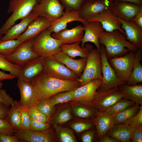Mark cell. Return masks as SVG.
<instances>
[{
    "label": "cell",
    "instance_id": "94428289",
    "mask_svg": "<svg viewBox=\"0 0 142 142\" xmlns=\"http://www.w3.org/2000/svg\"><path fill=\"white\" fill-rule=\"evenodd\" d=\"M1 35H2V34H1V29H0V39L1 38Z\"/></svg>",
    "mask_w": 142,
    "mask_h": 142
},
{
    "label": "cell",
    "instance_id": "ee69618b",
    "mask_svg": "<svg viewBox=\"0 0 142 142\" xmlns=\"http://www.w3.org/2000/svg\"><path fill=\"white\" fill-rule=\"evenodd\" d=\"M65 9L69 11L80 9L85 0H58Z\"/></svg>",
    "mask_w": 142,
    "mask_h": 142
},
{
    "label": "cell",
    "instance_id": "f907efd6",
    "mask_svg": "<svg viewBox=\"0 0 142 142\" xmlns=\"http://www.w3.org/2000/svg\"><path fill=\"white\" fill-rule=\"evenodd\" d=\"M95 132L92 130H88L83 133L81 136L83 142H93L94 139Z\"/></svg>",
    "mask_w": 142,
    "mask_h": 142
},
{
    "label": "cell",
    "instance_id": "cb8c5ba5",
    "mask_svg": "<svg viewBox=\"0 0 142 142\" xmlns=\"http://www.w3.org/2000/svg\"><path fill=\"white\" fill-rule=\"evenodd\" d=\"M54 56L80 78L85 66L87 58L75 59L61 51Z\"/></svg>",
    "mask_w": 142,
    "mask_h": 142
},
{
    "label": "cell",
    "instance_id": "681fc988",
    "mask_svg": "<svg viewBox=\"0 0 142 142\" xmlns=\"http://www.w3.org/2000/svg\"><path fill=\"white\" fill-rule=\"evenodd\" d=\"M134 128L131 135V141L133 142H142V125Z\"/></svg>",
    "mask_w": 142,
    "mask_h": 142
},
{
    "label": "cell",
    "instance_id": "2e32d148",
    "mask_svg": "<svg viewBox=\"0 0 142 142\" xmlns=\"http://www.w3.org/2000/svg\"><path fill=\"white\" fill-rule=\"evenodd\" d=\"M113 0L89 1L83 3L79 10L81 17L87 20L104 11L110 8Z\"/></svg>",
    "mask_w": 142,
    "mask_h": 142
},
{
    "label": "cell",
    "instance_id": "4fadbf2b",
    "mask_svg": "<svg viewBox=\"0 0 142 142\" xmlns=\"http://www.w3.org/2000/svg\"><path fill=\"white\" fill-rule=\"evenodd\" d=\"M110 9L117 17L125 21H132L142 6L128 2L113 1Z\"/></svg>",
    "mask_w": 142,
    "mask_h": 142
},
{
    "label": "cell",
    "instance_id": "91938a15",
    "mask_svg": "<svg viewBox=\"0 0 142 142\" xmlns=\"http://www.w3.org/2000/svg\"><path fill=\"white\" fill-rule=\"evenodd\" d=\"M42 0H38V3H39Z\"/></svg>",
    "mask_w": 142,
    "mask_h": 142
},
{
    "label": "cell",
    "instance_id": "3957f363",
    "mask_svg": "<svg viewBox=\"0 0 142 142\" xmlns=\"http://www.w3.org/2000/svg\"><path fill=\"white\" fill-rule=\"evenodd\" d=\"M48 28L33 39L32 48L39 56L45 58L54 56L61 51V41L53 38Z\"/></svg>",
    "mask_w": 142,
    "mask_h": 142
},
{
    "label": "cell",
    "instance_id": "9f6ffc18",
    "mask_svg": "<svg viewBox=\"0 0 142 142\" xmlns=\"http://www.w3.org/2000/svg\"><path fill=\"white\" fill-rule=\"evenodd\" d=\"M99 142H119L118 140L113 138L108 135H104L102 136L99 140Z\"/></svg>",
    "mask_w": 142,
    "mask_h": 142
},
{
    "label": "cell",
    "instance_id": "e0dca14e",
    "mask_svg": "<svg viewBox=\"0 0 142 142\" xmlns=\"http://www.w3.org/2000/svg\"><path fill=\"white\" fill-rule=\"evenodd\" d=\"M83 24L84 33L81 41V47H84L85 43L90 42L94 43L97 48L100 51V45L99 42V38L103 32L105 31L101 23L97 21H87Z\"/></svg>",
    "mask_w": 142,
    "mask_h": 142
},
{
    "label": "cell",
    "instance_id": "6f0895ef",
    "mask_svg": "<svg viewBox=\"0 0 142 142\" xmlns=\"http://www.w3.org/2000/svg\"><path fill=\"white\" fill-rule=\"evenodd\" d=\"M114 1L125 2L134 3L140 6H142V0H113Z\"/></svg>",
    "mask_w": 142,
    "mask_h": 142
},
{
    "label": "cell",
    "instance_id": "6da1fadb",
    "mask_svg": "<svg viewBox=\"0 0 142 142\" xmlns=\"http://www.w3.org/2000/svg\"><path fill=\"white\" fill-rule=\"evenodd\" d=\"M30 83L35 91L37 102L58 93L74 90L80 86L79 80L53 78L43 71Z\"/></svg>",
    "mask_w": 142,
    "mask_h": 142
},
{
    "label": "cell",
    "instance_id": "9a60e30c",
    "mask_svg": "<svg viewBox=\"0 0 142 142\" xmlns=\"http://www.w3.org/2000/svg\"><path fill=\"white\" fill-rule=\"evenodd\" d=\"M21 142H53L56 141L51 127L44 131L34 132L29 130L16 131L14 134Z\"/></svg>",
    "mask_w": 142,
    "mask_h": 142
},
{
    "label": "cell",
    "instance_id": "f6af8a7d",
    "mask_svg": "<svg viewBox=\"0 0 142 142\" xmlns=\"http://www.w3.org/2000/svg\"><path fill=\"white\" fill-rule=\"evenodd\" d=\"M51 127L49 122L38 121L31 119L29 130L34 132L46 130Z\"/></svg>",
    "mask_w": 142,
    "mask_h": 142
},
{
    "label": "cell",
    "instance_id": "db71d44e",
    "mask_svg": "<svg viewBox=\"0 0 142 142\" xmlns=\"http://www.w3.org/2000/svg\"><path fill=\"white\" fill-rule=\"evenodd\" d=\"M132 21L142 28V9L137 13Z\"/></svg>",
    "mask_w": 142,
    "mask_h": 142
},
{
    "label": "cell",
    "instance_id": "ffe728a7",
    "mask_svg": "<svg viewBox=\"0 0 142 142\" xmlns=\"http://www.w3.org/2000/svg\"><path fill=\"white\" fill-rule=\"evenodd\" d=\"M17 86L20 92L21 99L19 102L21 105L28 110L36 105L37 102L35 91L31 83L18 79Z\"/></svg>",
    "mask_w": 142,
    "mask_h": 142
},
{
    "label": "cell",
    "instance_id": "ab89813d",
    "mask_svg": "<svg viewBox=\"0 0 142 142\" xmlns=\"http://www.w3.org/2000/svg\"><path fill=\"white\" fill-rule=\"evenodd\" d=\"M13 103L20 113L21 128V130H29L31 119L28 114V110L24 108L19 102L14 100Z\"/></svg>",
    "mask_w": 142,
    "mask_h": 142
},
{
    "label": "cell",
    "instance_id": "d590c367",
    "mask_svg": "<svg viewBox=\"0 0 142 142\" xmlns=\"http://www.w3.org/2000/svg\"><path fill=\"white\" fill-rule=\"evenodd\" d=\"M135 103V102L132 100L123 98L117 102L105 112L113 116L133 105Z\"/></svg>",
    "mask_w": 142,
    "mask_h": 142
},
{
    "label": "cell",
    "instance_id": "484cf974",
    "mask_svg": "<svg viewBox=\"0 0 142 142\" xmlns=\"http://www.w3.org/2000/svg\"><path fill=\"white\" fill-rule=\"evenodd\" d=\"M134 128L125 123L119 124L114 125L106 134L119 142H129Z\"/></svg>",
    "mask_w": 142,
    "mask_h": 142
},
{
    "label": "cell",
    "instance_id": "30bf717a",
    "mask_svg": "<svg viewBox=\"0 0 142 142\" xmlns=\"http://www.w3.org/2000/svg\"><path fill=\"white\" fill-rule=\"evenodd\" d=\"M64 9L58 0H42L34 6L32 11L38 16L44 17L52 22L60 18Z\"/></svg>",
    "mask_w": 142,
    "mask_h": 142
},
{
    "label": "cell",
    "instance_id": "7c38bea8",
    "mask_svg": "<svg viewBox=\"0 0 142 142\" xmlns=\"http://www.w3.org/2000/svg\"><path fill=\"white\" fill-rule=\"evenodd\" d=\"M33 39L22 42L6 57V59L13 64L22 67L29 61L39 57L33 50Z\"/></svg>",
    "mask_w": 142,
    "mask_h": 142
},
{
    "label": "cell",
    "instance_id": "9c48e42d",
    "mask_svg": "<svg viewBox=\"0 0 142 142\" xmlns=\"http://www.w3.org/2000/svg\"><path fill=\"white\" fill-rule=\"evenodd\" d=\"M123 98V93L117 87L107 90L97 91L92 104L99 111L104 112Z\"/></svg>",
    "mask_w": 142,
    "mask_h": 142
},
{
    "label": "cell",
    "instance_id": "b9f144b4",
    "mask_svg": "<svg viewBox=\"0 0 142 142\" xmlns=\"http://www.w3.org/2000/svg\"><path fill=\"white\" fill-rule=\"evenodd\" d=\"M94 124L93 120L86 119L72 124L70 127L77 133H80L92 128Z\"/></svg>",
    "mask_w": 142,
    "mask_h": 142
},
{
    "label": "cell",
    "instance_id": "8992f818",
    "mask_svg": "<svg viewBox=\"0 0 142 142\" xmlns=\"http://www.w3.org/2000/svg\"><path fill=\"white\" fill-rule=\"evenodd\" d=\"M43 72L54 78L64 80H78L80 78L54 56L44 58Z\"/></svg>",
    "mask_w": 142,
    "mask_h": 142
},
{
    "label": "cell",
    "instance_id": "e575fe53",
    "mask_svg": "<svg viewBox=\"0 0 142 142\" xmlns=\"http://www.w3.org/2000/svg\"><path fill=\"white\" fill-rule=\"evenodd\" d=\"M22 42L18 40H0V55L5 58L11 54Z\"/></svg>",
    "mask_w": 142,
    "mask_h": 142
},
{
    "label": "cell",
    "instance_id": "bcb514c9",
    "mask_svg": "<svg viewBox=\"0 0 142 142\" xmlns=\"http://www.w3.org/2000/svg\"><path fill=\"white\" fill-rule=\"evenodd\" d=\"M15 132V130L6 119L0 118V133L13 135Z\"/></svg>",
    "mask_w": 142,
    "mask_h": 142
},
{
    "label": "cell",
    "instance_id": "4dcf8cb0",
    "mask_svg": "<svg viewBox=\"0 0 142 142\" xmlns=\"http://www.w3.org/2000/svg\"><path fill=\"white\" fill-rule=\"evenodd\" d=\"M72 110L76 116L82 119L93 120L99 111L92 104L79 103L72 106Z\"/></svg>",
    "mask_w": 142,
    "mask_h": 142
},
{
    "label": "cell",
    "instance_id": "ac0fdd59",
    "mask_svg": "<svg viewBox=\"0 0 142 142\" xmlns=\"http://www.w3.org/2000/svg\"><path fill=\"white\" fill-rule=\"evenodd\" d=\"M51 23L46 18L38 16L30 23L26 31L16 39L22 42L33 39L49 28Z\"/></svg>",
    "mask_w": 142,
    "mask_h": 142
},
{
    "label": "cell",
    "instance_id": "6125c7cd",
    "mask_svg": "<svg viewBox=\"0 0 142 142\" xmlns=\"http://www.w3.org/2000/svg\"><path fill=\"white\" fill-rule=\"evenodd\" d=\"M89 1H93V0H89Z\"/></svg>",
    "mask_w": 142,
    "mask_h": 142
},
{
    "label": "cell",
    "instance_id": "7a4b0ae2",
    "mask_svg": "<svg viewBox=\"0 0 142 142\" xmlns=\"http://www.w3.org/2000/svg\"><path fill=\"white\" fill-rule=\"evenodd\" d=\"M98 40L100 45L104 46L108 59L123 56L130 51L135 52L138 49L126 40L123 34L116 30L110 32L104 31Z\"/></svg>",
    "mask_w": 142,
    "mask_h": 142
},
{
    "label": "cell",
    "instance_id": "11a10c76",
    "mask_svg": "<svg viewBox=\"0 0 142 142\" xmlns=\"http://www.w3.org/2000/svg\"><path fill=\"white\" fill-rule=\"evenodd\" d=\"M16 77L11 74L6 73L3 71L0 70V82L6 80H13Z\"/></svg>",
    "mask_w": 142,
    "mask_h": 142
},
{
    "label": "cell",
    "instance_id": "74e56055",
    "mask_svg": "<svg viewBox=\"0 0 142 142\" xmlns=\"http://www.w3.org/2000/svg\"><path fill=\"white\" fill-rule=\"evenodd\" d=\"M72 117L70 108H66L50 118L49 123L51 125L62 124L69 121Z\"/></svg>",
    "mask_w": 142,
    "mask_h": 142
},
{
    "label": "cell",
    "instance_id": "5bb4252c",
    "mask_svg": "<svg viewBox=\"0 0 142 142\" xmlns=\"http://www.w3.org/2000/svg\"><path fill=\"white\" fill-rule=\"evenodd\" d=\"M86 21L99 22L101 23L105 31L110 32L118 30L126 36L125 32L121 27L120 22L118 18L113 14L110 8L88 18Z\"/></svg>",
    "mask_w": 142,
    "mask_h": 142
},
{
    "label": "cell",
    "instance_id": "44dd1931",
    "mask_svg": "<svg viewBox=\"0 0 142 142\" xmlns=\"http://www.w3.org/2000/svg\"><path fill=\"white\" fill-rule=\"evenodd\" d=\"M74 21L83 23L87 21L81 17L79 11L65 9L63 13L60 18L51 22L48 29L52 33L58 32L66 29L68 23Z\"/></svg>",
    "mask_w": 142,
    "mask_h": 142
},
{
    "label": "cell",
    "instance_id": "f35d334b",
    "mask_svg": "<svg viewBox=\"0 0 142 142\" xmlns=\"http://www.w3.org/2000/svg\"><path fill=\"white\" fill-rule=\"evenodd\" d=\"M74 90L60 92L48 99L52 104L54 106L58 104L72 101Z\"/></svg>",
    "mask_w": 142,
    "mask_h": 142
},
{
    "label": "cell",
    "instance_id": "277c9868",
    "mask_svg": "<svg viewBox=\"0 0 142 142\" xmlns=\"http://www.w3.org/2000/svg\"><path fill=\"white\" fill-rule=\"evenodd\" d=\"M38 3V0H11L7 12L12 14L0 28L2 34H5L17 21L29 15Z\"/></svg>",
    "mask_w": 142,
    "mask_h": 142
},
{
    "label": "cell",
    "instance_id": "83f0119b",
    "mask_svg": "<svg viewBox=\"0 0 142 142\" xmlns=\"http://www.w3.org/2000/svg\"><path fill=\"white\" fill-rule=\"evenodd\" d=\"M80 42H77L71 44H62L60 47L61 51L73 58L77 57L87 58L90 50L93 48L92 45L85 44L83 48L80 46Z\"/></svg>",
    "mask_w": 142,
    "mask_h": 142
},
{
    "label": "cell",
    "instance_id": "ba28073f",
    "mask_svg": "<svg viewBox=\"0 0 142 142\" xmlns=\"http://www.w3.org/2000/svg\"><path fill=\"white\" fill-rule=\"evenodd\" d=\"M135 52L109 59L108 61L118 77L126 83L132 71Z\"/></svg>",
    "mask_w": 142,
    "mask_h": 142
},
{
    "label": "cell",
    "instance_id": "60d3db41",
    "mask_svg": "<svg viewBox=\"0 0 142 142\" xmlns=\"http://www.w3.org/2000/svg\"><path fill=\"white\" fill-rule=\"evenodd\" d=\"M35 106L42 113L50 118L55 111V106L52 104L48 98L38 102Z\"/></svg>",
    "mask_w": 142,
    "mask_h": 142
},
{
    "label": "cell",
    "instance_id": "d6a6232c",
    "mask_svg": "<svg viewBox=\"0 0 142 142\" xmlns=\"http://www.w3.org/2000/svg\"><path fill=\"white\" fill-rule=\"evenodd\" d=\"M53 126L56 135L60 142H77L73 131L70 129L59 124H54Z\"/></svg>",
    "mask_w": 142,
    "mask_h": 142
},
{
    "label": "cell",
    "instance_id": "c3c4849f",
    "mask_svg": "<svg viewBox=\"0 0 142 142\" xmlns=\"http://www.w3.org/2000/svg\"><path fill=\"white\" fill-rule=\"evenodd\" d=\"M14 100L13 98L5 90L0 88V102L9 108L11 106Z\"/></svg>",
    "mask_w": 142,
    "mask_h": 142
},
{
    "label": "cell",
    "instance_id": "d4e9b609",
    "mask_svg": "<svg viewBox=\"0 0 142 142\" xmlns=\"http://www.w3.org/2000/svg\"><path fill=\"white\" fill-rule=\"evenodd\" d=\"M38 16L32 11L29 15L22 19L20 22L11 27L0 40L16 39L26 31L30 23Z\"/></svg>",
    "mask_w": 142,
    "mask_h": 142
},
{
    "label": "cell",
    "instance_id": "603a6c76",
    "mask_svg": "<svg viewBox=\"0 0 142 142\" xmlns=\"http://www.w3.org/2000/svg\"><path fill=\"white\" fill-rule=\"evenodd\" d=\"M84 32L83 26L80 25L70 29H66L58 32H53L51 35L54 38L61 41L63 44H71L81 42Z\"/></svg>",
    "mask_w": 142,
    "mask_h": 142
},
{
    "label": "cell",
    "instance_id": "f546056e",
    "mask_svg": "<svg viewBox=\"0 0 142 142\" xmlns=\"http://www.w3.org/2000/svg\"><path fill=\"white\" fill-rule=\"evenodd\" d=\"M142 58L141 49H138L135 53L133 70L126 83L128 85H135L142 82Z\"/></svg>",
    "mask_w": 142,
    "mask_h": 142
},
{
    "label": "cell",
    "instance_id": "4316f807",
    "mask_svg": "<svg viewBox=\"0 0 142 142\" xmlns=\"http://www.w3.org/2000/svg\"><path fill=\"white\" fill-rule=\"evenodd\" d=\"M93 120L97 129L98 140L102 136L106 134L114 125L112 116L105 112L99 111Z\"/></svg>",
    "mask_w": 142,
    "mask_h": 142
},
{
    "label": "cell",
    "instance_id": "8fae6325",
    "mask_svg": "<svg viewBox=\"0 0 142 142\" xmlns=\"http://www.w3.org/2000/svg\"><path fill=\"white\" fill-rule=\"evenodd\" d=\"M103 81L102 79H95L75 89L72 101L79 103L92 104L97 90Z\"/></svg>",
    "mask_w": 142,
    "mask_h": 142
},
{
    "label": "cell",
    "instance_id": "680465c9",
    "mask_svg": "<svg viewBox=\"0 0 142 142\" xmlns=\"http://www.w3.org/2000/svg\"><path fill=\"white\" fill-rule=\"evenodd\" d=\"M3 85V84L2 82H0V88H1Z\"/></svg>",
    "mask_w": 142,
    "mask_h": 142
},
{
    "label": "cell",
    "instance_id": "7402d4cb",
    "mask_svg": "<svg viewBox=\"0 0 142 142\" xmlns=\"http://www.w3.org/2000/svg\"><path fill=\"white\" fill-rule=\"evenodd\" d=\"M44 58L39 56L26 63L22 67L18 78L30 82L43 71V62Z\"/></svg>",
    "mask_w": 142,
    "mask_h": 142
},
{
    "label": "cell",
    "instance_id": "1f68e13d",
    "mask_svg": "<svg viewBox=\"0 0 142 142\" xmlns=\"http://www.w3.org/2000/svg\"><path fill=\"white\" fill-rule=\"evenodd\" d=\"M141 106L139 104L135 103L122 111L112 116L114 125L126 123L138 112Z\"/></svg>",
    "mask_w": 142,
    "mask_h": 142
},
{
    "label": "cell",
    "instance_id": "836d02e7",
    "mask_svg": "<svg viewBox=\"0 0 142 142\" xmlns=\"http://www.w3.org/2000/svg\"><path fill=\"white\" fill-rule=\"evenodd\" d=\"M6 119L15 131L21 130L20 113L13 102L9 110Z\"/></svg>",
    "mask_w": 142,
    "mask_h": 142
},
{
    "label": "cell",
    "instance_id": "7bdbcfd3",
    "mask_svg": "<svg viewBox=\"0 0 142 142\" xmlns=\"http://www.w3.org/2000/svg\"><path fill=\"white\" fill-rule=\"evenodd\" d=\"M28 111L31 119L41 122H49L50 118L42 113L35 105L30 108Z\"/></svg>",
    "mask_w": 142,
    "mask_h": 142
},
{
    "label": "cell",
    "instance_id": "816d5d0a",
    "mask_svg": "<svg viewBox=\"0 0 142 142\" xmlns=\"http://www.w3.org/2000/svg\"><path fill=\"white\" fill-rule=\"evenodd\" d=\"M14 135L0 133V142H21Z\"/></svg>",
    "mask_w": 142,
    "mask_h": 142
},
{
    "label": "cell",
    "instance_id": "7dc6e473",
    "mask_svg": "<svg viewBox=\"0 0 142 142\" xmlns=\"http://www.w3.org/2000/svg\"><path fill=\"white\" fill-rule=\"evenodd\" d=\"M134 128L142 125V106L138 112L125 123Z\"/></svg>",
    "mask_w": 142,
    "mask_h": 142
},
{
    "label": "cell",
    "instance_id": "f1b7e54d",
    "mask_svg": "<svg viewBox=\"0 0 142 142\" xmlns=\"http://www.w3.org/2000/svg\"><path fill=\"white\" fill-rule=\"evenodd\" d=\"M123 84L119 87L122 92L124 98L132 100L142 105V84L135 85Z\"/></svg>",
    "mask_w": 142,
    "mask_h": 142
},
{
    "label": "cell",
    "instance_id": "5b68a950",
    "mask_svg": "<svg viewBox=\"0 0 142 142\" xmlns=\"http://www.w3.org/2000/svg\"><path fill=\"white\" fill-rule=\"evenodd\" d=\"M96 79H103L100 54L97 48H92L89 52L85 66L78 80L81 86Z\"/></svg>",
    "mask_w": 142,
    "mask_h": 142
},
{
    "label": "cell",
    "instance_id": "8d00e7d4",
    "mask_svg": "<svg viewBox=\"0 0 142 142\" xmlns=\"http://www.w3.org/2000/svg\"><path fill=\"white\" fill-rule=\"evenodd\" d=\"M22 68V67L11 63L5 57L0 55V69L3 71L9 72L10 74L18 78Z\"/></svg>",
    "mask_w": 142,
    "mask_h": 142
},
{
    "label": "cell",
    "instance_id": "52a82bcc",
    "mask_svg": "<svg viewBox=\"0 0 142 142\" xmlns=\"http://www.w3.org/2000/svg\"><path fill=\"white\" fill-rule=\"evenodd\" d=\"M100 53L101 59L102 73L103 78L102 83L98 88V91L107 90L126 83L119 79L109 63L104 46L100 45Z\"/></svg>",
    "mask_w": 142,
    "mask_h": 142
},
{
    "label": "cell",
    "instance_id": "d6986e66",
    "mask_svg": "<svg viewBox=\"0 0 142 142\" xmlns=\"http://www.w3.org/2000/svg\"><path fill=\"white\" fill-rule=\"evenodd\" d=\"M118 18L121 23V28L125 32L126 40L138 49L142 50V28L133 21H126Z\"/></svg>",
    "mask_w": 142,
    "mask_h": 142
},
{
    "label": "cell",
    "instance_id": "f5cc1de1",
    "mask_svg": "<svg viewBox=\"0 0 142 142\" xmlns=\"http://www.w3.org/2000/svg\"><path fill=\"white\" fill-rule=\"evenodd\" d=\"M9 109V108L0 102V118L6 119Z\"/></svg>",
    "mask_w": 142,
    "mask_h": 142
}]
</instances>
